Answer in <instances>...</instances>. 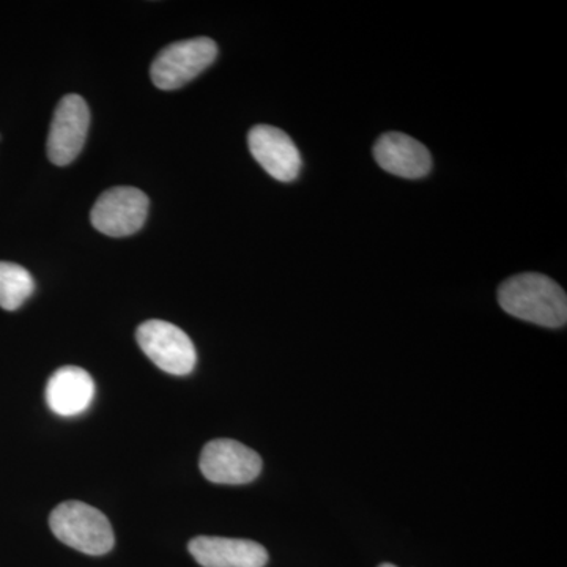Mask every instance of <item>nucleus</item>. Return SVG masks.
Masks as SVG:
<instances>
[{
	"instance_id": "obj_6",
	"label": "nucleus",
	"mask_w": 567,
	"mask_h": 567,
	"mask_svg": "<svg viewBox=\"0 0 567 567\" xmlns=\"http://www.w3.org/2000/svg\"><path fill=\"white\" fill-rule=\"evenodd\" d=\"M147 213V194L133 186H115L96 199L91 219L100 233L121 238L136 234L144 226Z\"/></svg>"
},
{
	"instance_id": "obj_8",
	"label": "nucleus",
	"mask_w": 567,
	"mask_h": 567,
	"mask_svg": "<svg viewBox=\"0 0 567 567\" xmlns=\"http://www.w3.org/2000/svg\"><path fill=\"white\" fill-rule=\"evenodd\" d=\"M254 159L278 182L289 183L300 175L301 155L282 130L270 125L254 126L248 134Z\"/></svg>"
},
{
	"instance_id": "obj_10",
	"label": "nucleus",
	"mask_w": 567,
	"mask_h": 567,
	"mask_svg": "<svg viewBox=\"0 0 567 567\" xmlns=\"http://www.w3.org/2000/svg\"><path fill=\"white\" fill-rule=\"evenodd\" d=\"M374 156L386 173L402 178H423L431 173V152L404 133H385L375 142Z\"/></svg>"
},
{
	"instance_id": "obj_1",
	"label": "nucleus",
	"mask_w": 567,
	"mask_h": 567,
	"mask_svg": "<svg viewBox=\"0 0 567 567\" xmlns=\"http://www.w3.org/2000/svg\"><path fill=\"white\" fill-rule=\"evenodd\" d=\"M498 303L507 315L546 328L567 322V297L548 276L522 274L506 279L498 289Z\"/></svg>"
},
{
	"instance_id": "obj_7",
	"label": "nucleus",
	"mask_w": 567,
	"mask_h": 567,
	"mask_svg": "<svg viewBox=\"0 0 567 567\" xmlns=\"http://www.w3.org/2000/svg\"><path fill=\"white\" fill-rule=\"evenodd\" d=\"M91 112L80 95L63 96L52 117L48 156L55 166H66L80 155L87 140Z\"/></svg>"
},
{
	"instance_id": "obj_2",
	"label": "nucleus",
	"mask_w": 567,
	"mask_h": 567,
	"mask_svg": "<svg viewBox=\"0 0 567 567\" xmlns=\"http://www.w3.org/2000/svg\"><path fill=\"white\" fill-rule=\"evenodd\" d=\"M51 532L61 543L81 554H110L115 536L110 518L102 511L82 502H65L55 507L50 517Z\"/></svg>"
},
{
	"instance_id": "obj_5",
	"label": "nucleus",
	"mask_w": 567,
	"mask_h": 567,
	"mask_svg": "<svg viewBox=\"0 0 567 567\" xmlns=\"http://www.w3.org/2000/svg\"><path fill=\"white\" fill-rule=\"evenodd\" d=\"M262 457L256 451L229 439L212 440L204 446L199 461L205 480L226 486L252 483L262 472Z\"/></svg>"
},
{
	"instance_id": "obj_11",
	"label": "nucleus",
	"mask_w": 567,
	"mask_h": 567,
	"mask_svg": "<svg viewBox=\"0 0 567 567\" xmlns=\"http://www.w3.org/2000/svg\"><path fill=\"white\" fill-rule=\"evenodd\" d=\"M95 383L87 371L78 365H65L51 375L47 385L48 406L61 416H76L92 405Z\"/></svg>"
},
{
	"instance_id": "obj_3",
	"label": "nucleus",
	"mask_w": 567,
	"mask_h": 567,
	"mask_svg": "<svg viewBox=\"0 0 567 567\" xmlns=\"http://www.w3.org/2000/svg\"><path fill=\"white\" fill-rule=\"evenodd\" d=\"M218 47L207 37L175 41L164 48L152 63L153 84L162 91H175L188 84L194 78L215 62Z\"/></svg>"
},
{
	"instance_id": "obj_9",
	"label": "nucleus",
	"mask_w": 567,
	"mask_h": 567,
	"mask_svg": "<svg viewBox=\"0 0 567 567\" xmlns=\"http://www.w3.org/2000/svg\"><path fill=\"white\" fill-rule=\"evenodd\" d=\"M188 548L203 567H265L268 563L267 548L248 539L197 536Z\"/></svg>"
},
{
	"instance_id": "obj_12",
	"label": "nucleus",
	"mask_w": 567,
	"mask_h": 567,
	"mask_svg": "<svg viewBox=\"0 0 567 567\" xmlns=\"http://www.w3.org/2000/svg\"><path fill=\"white\" fill-rule=\"evenodd\" d=\"M35 290V281L24 267L0 262V308L17 311Z\"/></svg>"
},
{
	"instance_id": "obj_4",
	"label": "nucleus",
	"mask_w": 567,
	"mask_h": 567,
	"mask_svg": "<svg viewBox=\"0 0 567 567\" xmlns=\"http://www.w3.org/2000/svg\"><path fill=\"white\" fill-rule=\"evenodd\" d=\"M137 344L153 364L173 375L192 374L197 353L189 336L164 320H147L136 331Z\"/></svg>"
},
{
	"instance_id": "obj_13",
	"label": "nucleus",
	"mask_w": 567,
	"mask_h": 567,
	"mask_svg": "<svg viewBox=\"0 0 567 567\" xmlns=\"http://www.w3.org/2000/svg\"><path fill=\"white\" fill-rule=\"evenodd\" d=\"M379 567H398V566L390 565V563H383V565H380Z\"/></svg>"
}]
</instances>
